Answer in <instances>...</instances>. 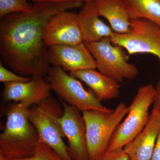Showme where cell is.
<instances>
[{
	"label": "cell",
	"mask_w": 160,
	"mask_h": 160,
	"mask_svg": "<svg viewBox=\"0 0 160 160\" xmlns=\"http://www.w3.org/2000/svg\"><path fill=\"white\" fill-rule=\"evenodd\" d=\"M99 16L109 22L115 32L129 31L130 19L123 0H92Z\"/></svg>",
	"instance_id": "obj_16"
},
{
	"label": "cell",
	"mask_w": 160,
	"mask_h": 160,
	"mask_svg": "<svg viewBox=\"0 0 160 160\" xmlns=\"http://www.w3.org/2000/svg\"><path fill=\"white\" fill-rule=\"evenodd\" d=\"M153 109L158 112L160 113V77L155 87V92L153 100Z\"/></svg>",
	"instance_id": "obj_22"
},
{
	"label": "cell",
	"mask_w": 160,
	"mask_h": 160,
	"mask_svg": "<svg viewBox=\"0 0 160 160\" xmlns=\"http://www.w3.org/2000/svg\"><path fill=\"white\" fill-rule=\"evenodd\" d=\"M14 160H66L45 143L39 142L34 153L31 157Z\"/></svg>",
	"instance_id": "obj_19"
},
{
	"label": "cell",
	"mask_w": 160,
	"mask_h": 160,
	"mask_svg": "<svg viewBox=\"0 0 160 160\" xmlns=\"http://www.w3.org/2000/svg\"><path fill=\"white\" fill-rule=\"evenodd\" d=\"M78 15L84 43L98 42L104 38H110L114 32L111 27L100 18L92 1L84 3Z\"/></svg>",
	"instance_id": "obj_14"
},
{
	"label": "cell",
	"mask_w": 160,
	"mask_h": 160,
	"mask_svg": "<svg viewBox=\"0 0 160 160\" xmlns=\"http://www.w3.org/2000/svg\"><path fill=\"white\" fill-rule=\"evenodd\" d=\"M151 160H160V130L157 139Z\"/></svg>",
	"instance_id": "obj_23"
},
{
	"label": "cell",
	"mask_w": 160,
	"mask_h": 160,
	"mask_svg": "<svg viewBox=\"0 0 160 160\" xmlns=\"http://www.w3.org/2000/svg\"><path fill=\"white\" fill-rule=\"evenodd\" d=\"M47 82L60 99L74 106L80 111L91 110L110 112L113 109H108L102 104L92 91L84 89L79 81L60 66L49 67L47 75Z\"/></svg>",
	"instance_id": "obj_6"
},
{
	"label": "cell",
	"mask_w": 160,
	"mask_h": 160,
	"mask_svg": "<svg viewBox=\"0 0 160 160\" xmlns=\"http://www.w3.org/2000/svg\"><path fill=\"white\" fill-rule=\"evenodd\" d=\"M96 62L97 68L118 83L124 79L133 80L138 76L137 67L128 62V53L124 48L112 43L110 38L85 43Z\"/></svg>",
	"instance_id": "obj_7"
},
{
	"label": "cell",
	"mask_w": 160,
	"mask_h": 160,
	"mask_svg": "<svg viewBox=\"0 0 160 160\" xmlns=\"http://www.w3.org/2000/svg\"><path fill=\"white\" fill-rule=\"evenodd\" d=\"M128 112L129 107L124 102L119 103L110 112L98 110L82 112L89 160H98L107 150L112 135Z\"/></svg>",
	"instance_id": "obj_4"
},
{
	"label": "cell",
	"mask_w": 160,
	"mask_h": 160,
	"mask_svg": "<svg viewBox=\"0 0 160 160\" xmlns=\"http://www.w3.org/2000/svg\"><path fill=\"white\" fill-rule=\"evenodd\" d=\"M64 112L61 103L51 96L30 107L28 117L38 132L39 142L49 146L65 160H73L63 140L66 138L59 118Z\"/></svg>",
	"instance_id": "obj_3"
},
{
	"label": "cell",
	"mask_w": 160,
	"mask_h": 160,
	"mask_svg": "<svg viewBox=\"0 0 160 160\" xmlns=\"http://www.w3.org/2000/svg\"><path fill=\"white\" fill-rule=\"evenodd\" d=\"M112 43L122 47L129 55L148 53L155 56L160 64V26L145 19L130 20L129 31L113 32Z\"/></svg>",
	"instance_id": "obj_8"
},
{
	"label": "cell",
	"mask_w": 160,
	"mask_h": 160,
	"mask_svg": "<svg viewBox=\"0 0 160 160\" xmlns=\"http://www.w3.org/2000/svg\"><path fill=\"white\" fill-rule=\"evenodd\" d=\"M98 160H130L123 149L107 150Z\"/></svg>",
	"instance_id": "obj_21"
},
{
	"label": "cell",
	"mask_w": 160,
	"mask_h": 160,
	"mask_svg": "<svg viewBox=\"0 0 160 160\" xmlns=\"http://www.w3.org/2000/svg\"><path fill=\"white\" fill-rule=\"evenodd\" d=\"M26 82L4 83L2 98L4 102H23L32 100L36 104L51 96V86L44 77L33 75Z\"/></svg>",
	"instance_id": "obj_13"
},
{
	"label": "cell",
	"mask_w": 160,
	"mask_h": 160,
	"mask_svg": "<svg viewBox=\"0 0 160 160\" xmlns=\"http://www.w3.org/2000/svg\"><path fill=\"white\" fill-rule=\"evenodd\" d=\"M27 0H0V18L12 13L28 12L31 11Z\"/></svg>",
	"instance_id": "obj_18"
},
{
	"label": "cell",
	"mask_w": 160,
	"mask_h": 160,
	"mask_svg": "<svg viewBox=\"0 0 160 160\" xmlns=\"http://www.w3.org/2000/svg\"><path fill=\"white\" fill-rule=\"evenodd\" d=\"M48 57L50 65L69 72L97 68L95 60L84 42L50 46Z\"/></svg>",
	"instance_id": "obj_11"
},
{
	"label": "cell",
	"mask_w": 160,
	"mask_h": 160,
	"mask_svg": "<svg viewBox=\"0 0 160 160\" xmlns=\"http://www.w3.org/2000/svg\"><path fill=\"white\" fill-rule=\"evenodd\" d=\"M35 2H82L86 3V2L92 0H32Z\"/></svg>",
	"instance_id": "obj_24"
},
{
	"label": "cell",
	"mask_w": 160,
	"mask_h": 160,
	"mask_svg": "<svg viewBox=\"0 0 160 160\" xmlns=\"http://www.w3.org/2000/svg\"><path fill=\"white\" fill-rule=\"evenodd\" d=\"M69 74L86 83L101 102L118 98L119 83L95 69L76 70Z\"/></svg>",
	"instance_id": "obj_15"
},
{
	"label": "cell",
	"mask_w": 160,
	"mask_h": 160,
	"mask_svg": "<svg viewBox=\"0 0 160 160\" xmlns=\"http://www.w3.org/2000/svg\"><path fill=\"white\" fill-rule=\"evenodd\" d=\"M43 40L48 48L84 42L77 13L64 11L53 16L45 26Z\"/></svg>",
	"instance_id": "obj_10"
},
{
	"label": "cell",
	"mask_w": 160,
	"mask_h": 160,
	"mask_svg": "<svg viewBox=\"0 0 160 160\" xmlns=\"http://www.w3.org/2000/svg\"><path fill=\"white\" fill-rule=\"evenodd\" d=\"M130 19H145L160 26V0H123Z\"/></svg>",
	"instance_id": "obj_17"
},
{
	"label": "cell",
	"mask_w": 160,
	"mask_h": 160,
	"mask_svg": "<svg viewBox=\"0 0 160 160\" xmlns=\"http://www.w3.org/2000/svg\"><path fill=\"white\" fill-rule=\"evenodd\" d=\"M155 92V87L152 84L138 88L127 117L118 126L107 150L123 149L142 130L149 120V109L153 102Z\"/></svg>",
	"instance_id": "obj_5"
},
{
	"label": "cell",
	"mask_w": 160,
	"mask_h": 160,
	"mask_svg": "<svg viewBox=\"0 0 160 160\" xmlns=\"http://www.w3.org/2000/svg\"><path fill=\"white\" fill-rule=\"evenodd\" d=\"M0 160H10L5 157L2 153H0Z\"/></svg>",
	"instance_id": "obj_25"
},
{
	"label": "cell",
	"mask_w": 160,
	"mask_h": 160,
	"mask_svg": "<svg viewBox=\"0 0 160 160\" xmlns=\"http://www.w3.org/2000/svg\"><path fill=\"white\" fill-rule=\"evenodd\" d=\"M32 100L11 106L7 113L5 129L0 134V153L10 160L22 159L34 154L39 142L36 129L28 118Z\"/></svg>",
	"instance_id": "obj_2"
},
{
	"label": "cell",
	"mask_w": 160,
	"mask_h": 160,
	"mask_svg": "<svg viewBox=\"0 0 160 160\" xmlns=\"http://www.w3.org/2000/svg\"><path fill=\"white\" fill-rule=\"evenodd\" d=\"M83 5L79 2H35L29 12L1 18V62L22 76H46L50 67L49 48L43 40L46 24L55 15Z\"/></svg>",
	"instance_id": "obj_1"
},
{
	"label": "cell",
	"mask_w": 160,
	"mask_h": 160,
	"mask_svg": "<svg viewBox=\"0 0 160 160\" xmlns=\"http://www.w3.org/2000/svg\"><path fill=\"white\" fill-rule=\"evenodd\" d=\"M29 77H23L18 75L4 67L2 62H0V82L3 83L12 82H26L31 80Z\"/></svg>",
	"instance_id": "obj_20"
},
{
	"label": "cell",
	"mask_w": 160,
	"mask_h": 160,
	"mask_svg": "<svg viewBox=\"0 0 160 160\" xmlns=\"http://www.w3.org/2000/svg\"><path fill=\"white\" fill-rule=\"evenodd\" d=\"M64 113L59 118L63 132L68 142L70 155L73 160H90L86 141V123L82 114L74 106L59 100Z\"/></svg>",
	"instance_id": "obj_9"
},
{
	"label": "cell",
	"mask_w": 160,
	"mask_h": 160,
	"mask_svg": "<svg viewBox=\"0 0 160 160\" xmlns=\"http://www.w3.org/2000/svg\"><path fill=\"white\" fill-rule=\"evenodd\" d=\"M160 130V113L152 109L142 131L123 149L130 160H151Z\"/></svg>",
	"instance_id": "obj_12"
}]
</instances>
